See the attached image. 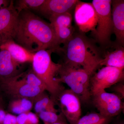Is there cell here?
Masks as SVG:
<instances>
[{
    "label": "cell",
    "mask_w": 124,
    "mask_h": 124,
    "mask_svg": "<svg viewBox=\"0 0 124 124\" xmlns=\"http://www.w3.org/2000/svg\"><path fill=\"white\" fill-rule=\"evenodd\" d=\"M20 64L14 60L8 51L0 49V79L17 75Z\"/></svg>",
    "instance_id": "9a60e30c"
},
{
    "label": "cell",
    "mask_w": 124,
    "mask_h": 124,
    "mask_svg": "<svg viewBox=\"0 0 124 124\" xmlns=\"http://www.w3.org/2000/svg\"><path fill=\"white\" fill-rule=\"evenodd\" d=\"M38 115L44 124H54L66 120L62 113L58 115L53 112L42 111Z\"/></svg>",
    "instance_id": "603a6c76"
},
{
    "label": "cell",
    "mask_w": 124,
    "mask_h": 124,
    "mask_svg": "<svg viewBox=\"0 0 124 124\" xmlns=\"http://www.w3.org/2000/svg\"><path fill=\"white\" fill-rule=\"evenodd\" d=\"M23 77L27 83L31 86L39 88L44 91L46 90L45 85L32 69L23 72Z\"/></svg>",
    "instance_id": "7402d4cb"
},
{
    "label": "cell",
    "mask_w": 124,
    "mask_h": 124,
    "mask_svg": "<svg viewBox=\"0 0 124 124\" xmlns=\"http://www.w3.org/2000/svg\"><path fill=\"white\" fill-rule=\"evenodd\" d=\"M35 111L37 114L42 111L53 112L57 113L55 103L44 92L40 94L33 100Z\"/></svg>",
    "instance_id": "e0dca14e"
},
{
    "label": "cell",
    "mask_w": 124,
    "mask_h": 124,
    "mask_svg": "<svg viewBox=\"0 0 124 124\" xmlns=\"http://www.w3.org/2000/svg\"><path fill=\"white\" fill-rule=\"evenodd\" d=\"M116 85H113V90L120 95L121 98H124V85L123 84H116Z\"/></svg>",
    "instance_id": "484cf974"
},
{
    "label": "cell",
    "mask_w": 124,
    "mask_h": 124,
    "mask_svg": "<svg viewBox=\"0 0 124 124\" xmlns=\"http://www.w3.org/2000/svg\"><path fill=\"white\" fill-rule=\"evenodd\" d=\"M68 124L67 123L66 120H64L62 121H60V122H56V123H54L52 124Z\"/></svg>",
    "instance_id": "83f0119b"
},
{
    "label": "cell",
    "mask_w": 124,
    "mask_h": 124,
    "mask_svg": "<svg viewBox=\"0 0 124 124\" xmlns=\"http://www.w3.org/2000/svg\"><path fill=\"white\" fill-rule=\"evenodd\" d=\"M1 98L0 96V106L1 103Z\"/></svg>",
    "instance_id": "f546056e"
},
{
    "label": "cell",
    "mask_w": 124,
    "mask_h": 124,
    "mask_svg": "<svg viewBox=\"0 0 124 124\" xmlns=\"http://www.w3.org/2000/svg\"><path fill=\"white\" fill-rule=\"evenodd\" d=\"M57 77L58 82L67 85L81 101L89 103L91 100L90 81L92 74L79 67L62 63Z\"/></svg>",
    "instance_id": "277c9868"
},
{
    "label": "cell",
    "mask_w": 124,
    "mask_h": 124,
    "mask_svg": "<svg viewBox=\"0 0 124 124\" xmlns=\"http://www.w3.org/2000/svg\"><path fill=\"white\" fill-rule=\"evenodd\" d=\"M54 52L62 56L63 63L82 67L92 75L100 66L103 58L95 43L79 31H75L70 39Z\"/></svg>",
    "instance_id": "7a4b0ae2"
},
{
    "label": "cell",
    "mask_w": 124,
    "mask_h": 124,
    "mask_svg": "<svg viewBox=\"0 0 124 124\" xmlns=\"http://www.w3.org/2000/svg\"><path fill=\"white\" fill-rule=\"evenodd\" d=\"M53 53L50 50H42L35 53L32 62V69L43 82L46 91L51 94V98L54 101L65 89L57 80L56 76L62 64L53 62L51 57Z\"/></svg>",
    "instance_id": "3957f363"
},
{
    "label": "cell",
    "mask_w": 124,
    "mask_h": 124,
    "mask_svg": "<svg viewBox=\"0 0 124 124\" xmlns=\"http://www.w3.org/2000/svg\"><path fill=\"white\" fill-rule=\"evenodd\" d=\"M0 85L2 90L15 99L25 98L33 100L45 91L31 86L23 77V72L8 78L0 79Z\"/></svg>",
    "instance_id": "8992f818"
},
{
    "label": "cell",
    "mask_w": 124,
    "mask_h": 124,
    "mask_svg": "<svg viewBox=\"0 0 124 124\" xmlns=\"http://www.w3.org/2000/svg\"><path fill=\"white\" fill-rule=\"evenodd\" d=\"M18 16L13 0L0 9V46L14 40Z\"/></svg>",
    "instance_id": "30bf717a"
},
{
    "label": "cell",
    "mask_w": 124,
    "mask_h": 124,
    "mask_svg": "<svg viewBox=\"0 0 124 124\" xmlns=\"http://www.w3.org/2000/svg\"><path fill=\"white\" fill-rule=\"evenodd\" d=\"M115 49L108 51L104 54L100 63V66L113 67L119 69H124V46L117 44Z\"/></svg>",
    "instance_id": "2e32d148"
},
{
    "label": "cell",
    "mask_w": 124,
    "mask_h": 124,
    "mask_svg": "<svg viewBox=\"0 0 124 124\" xmlns=\"http://www.w3.org/2000/svg\"><path fill=\"white\" fill-rule=\"evenodd\" d=\"M112 118L99 113H91L81 117L77 124H109Z\"/></svg>",
    "instance_id": "ffe728a7"
},
{
    "label": "cell",
    "mask_w": 124,
    "mask_h": 124,
    "mask_svg": "<svg viewBox=\"0 0 124 124\" xmlns=\"http://www.w3.org/2000/svg\"><path fill=\"white\" fill-rule=\"evenodd\" d=\"M10 1L5 0H0V7H1L2 5L4 6H8V4L10 2Z\"/></svg>",
    "instance_id": "4316f807"
},
{
    "label": "cell",
    "mask_w": 124,
    "mask_h": 124,
    "mask_svg": "<svg viewBox=\"0 0 124 124\" xmlns=\"http://www.w3.org/2000/svg\"><path fill=\"white\" fill-rule=\"evenodd\" d=\"M111 14L113 32L118 44L124 45V0H112Z\"/></svg>",
    "instance_id": "4fadbf2b"
},
{
    "label": "cell",
    "mask_w": 124,
    "mask_h": 124,
    "mask_svg": "<svg viewBox=\"0 0 124 124\" xmlns=\"http://www.w3.org/2000/svg\"><path fill=\"white\" fill-rule=\"evenodd\" d=\"M18 124H39V119L35 113L31 111L18 115L17 116Z\"/></svg>",
    "instance_id": "cb8c5ba5"
},
{
    "label": "cell",
    "mask_w": 124,
    "mask_h": 124,
    "mask_svg": "<svg viewBox=\"0 0 124 124\" xmlns=\"http://www.w3.org/2000/svg\"><path fill=\"white\" fill-rule=\"evenodd\" d=\"M14 40L33 53L42 50L54 52L60 46L50 23L27 10L19 14Z\"/></svg>",
    "instance_id": "6da1fadb"
},
{
    "label": "cell",
    "mask_w": 124,
    "mask_h": 124,
    "mask_svg": "<svg viewBox=\"0 0 124 124\" xmlns=\"http://www.w3.org/2000/svg\"><path fill=\"white\" fill-rule=\"evenodd\" d=\"M92 4L97 16V23L94 32L95 40L102 47L111 44V37L113 33L111 0H93Z\"/></svg>",
    "instance_id": "5b68a950"
},
{
    "label": "cell",
    "mask_w": 124,
    "mask_h": 124,
    "mask_svg": "<svg viewBox=\"0 0 124 124\" xmlns=\"http://www.w3.org/2000/svg\"><path fill=\"white\" fill-rule=\"evenodd\" d=\"M74 17L79 31L85 33L95 31L97 23L96 11L92 3L78 2L74 11Z\"/></svg>",
    "instance_id": "8fae6325"
},
{
    "label": "cell",
    "mask_w": 124,
    "mask_h": 124,
    "mask_svg": "<svg viewBox=\"0 0 124 124\" xmlns=\"http://www.w3.org/2000/svg\"><path fill=\"white\" fill-rule=\"evenodd\" d=\"M72 14L66 13L54 16L49 19L54 30L72 27Z\"/></svg>",
    "instance_id": "d6986e66"
},
{
    "label": "cell",
    "mask_w": 124,
    "mask_h": 124,
    "mask_svg": "<svg viewBox=\"0 0 124 124\" xmlns=\"http://www.w3.org/2000/svg\"><path fill=\"white\" fill-rule=\"evenodd\" d=\"M33 106V100L25 98L15 99L10 102L9 108L10 111L19 115L30 111Z\"/></svg>",
    "instance_id": "ac0fdd59"
},
{
    "label": "cell",
    "mask_w": 124,
    "mask_h": 124,
    "mask_svg": "<svg viewBox=\"0 0 124 124\" xmlns=\"http://www.w3.org/2000/svg\"><path fill=\"white\" fill-rule=\"evenodd\" d=\"M0 49L7 50L14 60L19 64L31 62L34 54L18 44L14 40L10 41L0 46Z\"/></svg>",
    "instance_id": "5bb4252c"
},
{
    "label": "cell",
    "mask_w": 124,
    "mask_h": 124,
    "mask_svg": "<svg viewBox=\"0 0 124 124\" xmlns=\"http://www.w3.org/2000/svg\"><path fill=\"white\" fill-rule=\"evenodd\" d=\"M3 124H18L17 116L10 113H7Z\"/></svg>",
    "instance_id": "d4e9b609"
},
{
    "label": "cell",
    "mask_w": 124,
    "mask_h": 124,
    "mask_svg": "<svg viewBox=\"0 0 124 124\" xmlns=\"http://www.w3.org/2000/svg\"><path fill=\"white\" fill-rule=\"evenodd\" d=\"M59 106L61 113L70 124H77L81 116V101L70 89H64L54 101Z\"/></svg>",
    "instance_id": "9c48e42d"
},
{
    "label": "cell",
    "mask_w": 124,
    "mask_h": 124,
    "mask_svg": "<svg viewBox=\"0 0 124 124\" xmlns=\"http://www.w3.org/2000/svg\"><path fill=\"white\" fill-rule=\"evenodd\" d=\"M93 104L102 115L112 118L124 109L121 98L116 94L104 90L91 96Z\"/></svg>",
    "instance_id": "ba28073f"
},
{
    "label": "cell",
    "mask_w": 124,
    "mask_h": 124,
    "mask_svg": "<svg viewBox=\"0 0 124 124\" xmlns=\"http://www.w3.org/2000/svg\"><path fill=\"white\" fill-rule=\"evenodd\" d=\"M124 69L104 66L91 76L90 90L91 96L122 81Z\"/></svg>",
    "instance_id": "52a82bcc"
},
{
    "label": "cell",
    "mask_w": 124,
    "mask_h": 124,
    "mask_svg": "<svg viewBox=\"0 0 124 124\" xmlns=\"http://www.w3.org/2000/svg\"><path fill=\"white\" fill-rule=\"evenodd\" d=\"M45 1V0H19L16 1L15 7L19 14L24 10L38 11Z\"/></svg>",
    "instance_id": "44dd1931"
},
{
    "label": "cell",
    "mask_w": 124,
    "mask_h": 124,
    "mask_svg": "<svg viewBox=\"0 0 124 124\" xmlns=\"http://www.w3.org/2000/svg\"><path fill=\"white\" fill-rule=\"evenodd\" d=\"M78 0H45L38 11L49 19L54 16L70 13L72 14Z\"/></svg>",
    "instance_id": "7c38bea8"
},
{
    "label": "cell",
    "mask_w": 124,
    "mask_h": 124,
    "mask_svg": "<svg viewBox=\"0 0 124 124\" xmlns=\"http://www.w3.org/2000/svg\"><path fill=\"white\" fill-rule=\"evenodd\" d=\"M124 124V122H118V123H116V124Z\"/></svg>",
    "instance_id": "f1b7e54d"
}]
</instances>
